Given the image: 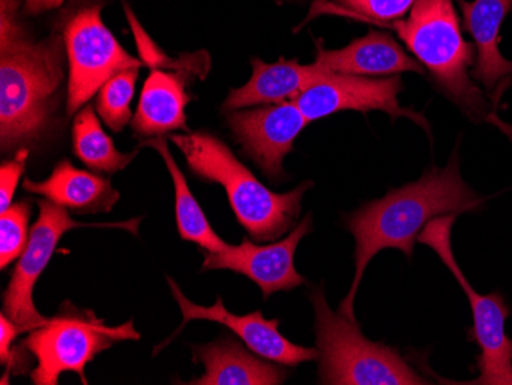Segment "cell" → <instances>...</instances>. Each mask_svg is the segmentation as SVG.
Wrapping results in <instances>:
<instances>
[{"instance_id":"9c48e42d","label":"cell","mask_w":512,"mask_h":385,"mask_svg":"<svg viewBox=\"0 0 512 385\" xmlns=\"http://www.w3.org/2000/svg\"><path fill=\"white\" fill-rule=\"evenodd\" d=\"M140 220L142 218L117 224L80 223V221L69 217L68 212L62 206L56 205L46 198L39 200V218L31 228L27 249L19 258V263L14 269L13 277H11L4 295L5 315L16 323L31 327V329H36L46 323L48 318H45L34 304V286H36L40 275L45 272L46 266L50 264L51 258L59 246V241L62 240L66 232L76 228H92V226L106 228L109 226V228L129 229L137 235L138 221Z\"/></svg>"},{"instance_id":"44dd1931","label":"cell","mask_w":512,"mask_h":385,"mask_svg":"<svg viewBox=\"0 0 512 385\" xmlns=\"http://www.w3.org/2000/svg\"><path fill=\"white\" fill-rule=\"evenodd\" d=\"M73 145L77 157L86 166L105 174L122 171L138 154V151L123 154L115 148L91 106H85L74 120Z\"/></svg>"},{"instance_id":"7402d4cb","label":"cell","mask_w":512,"mask_h":385,"mask_svg":"<svg viewBox=\"0 0 512 385\" xmlns=\"http://www.w3.org/2000/svg\"><path fill=\"white\" fill-rule=\"evenodd\" d=\"M137 79L138 68H131L115 74L99 91L97 112L112 131L120 132L132 122L131 103Z\"/></svg>"},{"instance_id":"8fae6325","label":"cell","mask_w":512,"mask_h":385,"mask_svg":"<svg viewBox=\"0 0 512 385\" xmlns=\"http://www.w3.org/2000/svg\"><path fill=\"white\" fill-rule=\"evenodd\" d=\"M312 231V214H307L284 240L258 246L244 238L238 246L227 244L224 251L207 252L201 270H230L244 275L258 284L264 300H269L275 292H289L307 284L296 270L295 254L299 241Z\"/></svg>"},{"instance_id":"8992f818","label":"cell","mask_w":512,"mask_h":385,"mask_svg":"<svg viewBox=\"0 0 512 385\" xmlns=\"http://www.w3.org/2000/svg\"><path fill=\"white\" fill-rule=\"evenodd\" d=\"M126 339H140L134 321L109 327L92 310L66 301L57 315L31 330L20 346L37 359L36 369L31 373L33 384L56 385L62 373L73 372L86 385V364Z\"/></svg>"},{"instance_id":"5b68a950","label":"cell","mask_w":512,"mask_h":385,"mask_svg":"<svg viewBox=\"0 0 512 385\" xmlns=\"http://www.w3.org/2000/svg\"><path fill=\"white\" fill-rule=\"evenodd\" d=\"M315 309L316 349L319 350V384L424 385L398 349L365 338L356 321L330 309L324 287L310 295Z\"/></svg>"},{"instance_id":"ffe728a7","label":"cell","mask_w":512,"mask_h":385,"mask_svg":"<svg viewBox=\"0 0 512 385\" xmlns=\"http://www.w3.org/2000/svg\"><path fill=\"white\" fill-rule=\"evenodd\" d=\"M142 146H149L155 149L165 160L166 168L171 174L175 188V217H177L178 232L180 237L186 241L198 244L201 249L207 252H221L227 247L226 241L218 237L217 232L212 229L211 223L204 215L203 209L198 205L197 198L189 189L188 181L183 172L178 168L177 162L172 157L168 148V140L161 137H151L142 143Z\"/></svg>"},{"instance_id":"603a6c76","label":"cell","mask_w":512,"mask_h":385,"mask_svg":"<svg viewBox=\"0 0 512 385\" xmlns=\"http://www.w3.org/2000/svg\"><path fill=\"white\" fill-rule=\"evenodd\" d=\"M31 206L27 201L11 205L0 217V267L7 269L27 249Z\"/></svg>"},{"instance_id":"d6986e66","label":"cell","mask_w":512,"mask_h":385,"mask_svg":"<svg viewBox=\"0 0 512 385\" xmlns=\"http://www.w3.org/2000/svg\"><path fill=\"white\" fill-rule=\"evenodd\" d=\"M188 102L186 86L178 74L154 70L143 86L132 129L149 139L186 129Z\"/></svg>"},{"instance_id":"5bb4252c","label":"cell","mask_w":512,"mask_h":385,"mask_svg":"<svg viewBox=\"0 0 512 385\" xmlns=\"http://www.w3.org/2000/svg\"><path fill=\"white\" fill-rule=\"evenodd\" d=\"M316 51L315 63L332 73L379 79L402 73H425L416 57L408 56L396 40L378 31H371L341 50H325L322 42H318Z\"/></svg>"},{"instance_id":"52a82bcc","label":"cell","mask_w":512,"mask_h":385,"mask_svg":"<svg viewBox=\"0 0 512 385\" xmlns=\"http://www.w3.org/2000/svg\"><path fill=\"white\" fill-rule=\"evenodd\" d=\"M457 215H442L427 224L417 241L427 244L439 255L470 301L473 312V338L480 347L477 367L480 376L471 384L512 385V339L506 335L505 324L509 307L500 293L480 295L467 280L451 247V229Z\"/></svg>"},{"instance_id":"83f0119b","label":"cell","mask_w":512,"mask_h":385,"mask_svg":"<svg viewBox=\"0 0 512 385\" xmlns=\"http://www.w3.org/2000/svg\"><path fill=\"white\" fill-rule=\"evenodd\" d=\"M488 120H491V122L496 123V125L499 126L500 129H503V131H505L506 134L511 135L512 139V126L506 125V123H503L502 120L497 119V117L493 116V114H490V116H488Z\"/></svg>"},{"instance_id":"7c38bea8","label":"cell","mask_w":512,"mask_h":385,"mask_svg":"<svg viewBox=\"0 0 512 385\" xmlns=\"http://www.w3.org/2000/svg\"><path fill=\"white\" fill-rule=\"evenodd\" d=\"M168 283L175 301L180 306L183 323L168 341H165L160 347H155L154 353L160 352L163 347H166V344L171 343L172 339L180 333V330L189 321L206 320L223 324L224 327H227L230 332H234L243 341L244 346L250 352L267 359V361L281 364V366L295 367L302 364V362L315 361L319 358L318 349L290 343L289 339L279 332L281 321L266 320L261 310H256V312L249 313V315H234L226 309L221 297L215 300L214 306H198V304H194L184 297V293L181 292L180 287L172 278L168 277Z\"/></svg>"},{"instance_id":"9a60e30c","label":"cell","mask_w":512,"mask_h":385,"mask_svg":"<svg viewBox=\"0 0 512 385\" xmlns=\"http://www.w3.org/2000/svg\"><path fill=\"white\" fill-rule=\"evenodd\" d=\"M252 68V77L246 85L230 89L229 96L224 100V111L292 102L304 89L330 73L318 63L301 65L298 60L284 59L275 63L252 59Z\"/></svg>"},{"instance_id":"6da1fadb","label":"cell","mask_w":512,"mask_h":385,"mask_svg":"<svg viewBox=\"0 0 512 385\" xmlns=\"http://www.w3.org/2000/svg\"><path fill=\"white\" fill-rule=\"evenodd\" d=\"M482 198L463 181L457 152L445 168H433L419 180L390 189L385 197L368 201L345 217L355 238V278L339 313L356 321L355 297L370 261L384 249H398L413 258L414 243L427 224L442 215L473 211Z\"/></svg>"},{"instance_id":"4316f807","label":"cell","mask_w":512,"mask_h":385,"mask_svg":"<svg viewBox=\"0 0 512 385\" xmlns=\"http://www.w3.org/2000/svg\"><path fill=\"white\" fill-rule=\"evenodd\" d=\"M65 0H25V11L28 14H39L42 11L59 8Z\"/></svg>"},{"instance_id":"e0dca14e","label":"cell","mask_w":512,"mask_h":385,"mask_svg":"<svg viewBox=\"0 0 512 385\" xmlns=\"http://www.w3.org/2000/svg\"><path fill=\"white\" fill-rule=\"evenodd\" d=\"M465 30L476 43V66L471 76L494 93L512 77V62L500 53V27L512 0H459Z\"/></svg>"},{"instance_id":"484cf974","label":"cell","mask_w":512,"mask_h":385,"mask_svg":"<svg viewBox=\"0 0 512 385\" xmlns=\"http://www.w3.org/2000/svg\"><path fill=\"white\" fill-rule=\"evenodd\" d=\"M31 327L23 326V324L16 323L11 320L2 312L0 315V364L7 366V373L13 372L16 369V364L22 366V359L19 358V350L13 349L14 339L20 333H30ZM23 369V367H22ZM25 372V370H23Z\"/></svg>"},{"instance_id":"cb8c5ba5","label":"cell","mask_w":512,"mask_h":385,"mask_svg":"<svg viewBox=\"0 0 512 385\" xmlns=\"http://www.w3.org/2000/svg\"><path fill=\"white\" fill-rule=\"evenodd\" d=\"M350 16L387 24L401 19L413 8L417 0H335Z\"/></svg>"},{"instance_id":"7a4b0ae2","label":"cell","mask_w":512,"mask_h":385,"mask_svg":"<svg viewBox=\"0 0 512 385\" xmlns=\"http://www.w3.org/2000/svg\"><path fill=\"white\" fill-rule=\"evenodd\" d=\"M63 77V48L57 37L33 42L23 31L0 37V143L4 152L42 137Z\"/></svg>"},{"instance_id":"d4e9b609","label":"cell","mask_w":512,"mask_h":385,"mask_svg":"<svg viewBox=\"0 0 512 385\" xmlns=\"http://www.w3.org/2000/svg\"><path fill=\"white\" fill-rule=\"evenodd\" d=\"M27 160L28 149L20 148L13 160L2 163V168H0V209L2 212L7 211L13 205L14 192L19 186Z\"/></svg>"},{"instance_id":"277c9868","label":"cell","mask_w":512,"mask_h":385,"mask_svg":"<svg viewBox=\"0 0 512 385\" xmlns=\"http://www.w3.org/2000/svg\"><path fill=\"white\" fill-rule=\"evenodd\" d=\"M378 25L398 33L445 96L470 119H488V103L468 73L474 48L463 40L453 0H417L407 20Z\"/></svg>"},{"instance_id":"ac0fdd59","label":"cell","mask_w":512,"mask_h":385,"mask_svg":"<svg viewBox=\"0 0 512 385\" xmlns=\"http://www.w3.org/2000/svg\"><path fill=\"white\" fill-rule=\"evenodd\" d=\"M23 189L77 214L109 212L120 200L108 178L77 169L68 160L60 162L46 180L23 181Z\"/></svg>"},{"instance_id":"4fadbf2b","label":"cell","mask_w":512,"mask_h":385,"mask_svg":"<svg viewBox=\"0 0 512 385\" xmlns=\"http://www.w3.org/2000/svg\"><path fill=\"white\" fill-rule=\"evenodd\" d=\"M230 131L247 155L270 178L283 177V162L309 119L293 102L229 112Z\"/></svg>"},{"instance_id":"30bf717a","label":"cell","mask_w":512,"mask_h":385,"mask_svg":"<svg viewBox=\"0 0 512 385\" xmlns=\"http://www.w3.org/2000/svg\"><path fill=\"white\" fill-rule=\"evenodd\" d=\"M402 79L393 77H362L352 74L332 73L304 89L293 99L302 114L313 120L333 116L341 111H382L391 119H410L430 131L428 120L411 108L399 103Z\"/></svg>"},{"instance_id":"2e32d148","label":"cell","mask_w":512,"mask_h":385,"mask_svg":"<svg viewBox=\"0 0 512 385\" xmlns=\"http://www.w3.org/2000/svg\"><path fill=\"white\" fill-rule=\"evenodd\" d=\"M195 364L206 372L186 384L192 385H278L284 384L289 372L264 358H256L232 338L220 339L192 349Z\"/></svg>"},{"instance_id":"ba28073f","label":"cell","mask_w":512,"mask_h":385,"mask_svg":"<svg viewBox=\"0 0 512 385\" xmlns=\"http://www.w3.org/2000/svg\"><path fill=\"white\" fill-rule=\"evenodd\" d=\"M63 43L69 65V116L79 112L115 74L143 65L103 24L99 5L83 8L69 17L63 27Z\"/></svg>"},{"instance_id":"3957f363","label":"cell","mask_w":512,"mask_h":385,"mask_svg":"<svg viewBox=\"0 0 512 385\" xmlns=\"http://www.w3.org/2000/svg\"><path fill=\"white\" fill-rule=\"evenodd\" d=\"M171 140L195 175L223 186L238 223L253 240H279L293 228L301 215L302 198L313 181H304L286 194H276L209 132L174 134Z\"/></svg>"}]
</instances>
